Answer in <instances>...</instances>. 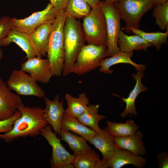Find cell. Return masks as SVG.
<instances>
[{
  "label": "cell",
  "instance_id": "1",
  "mask_svg": "<svg viewBox=\"0 0 168 168\" xmlns=\"http://www.w3.org/2000/svg\"><path fill=\"white\" fill-rule=\"evenodd\" d=\"M17 109L21 115L15 122L12 130L0 135V138L6 142L27 136L36 137L40 134L41 129L48 124L44 117V110L40 107H26L22 103Z\"/></svg>",
  "mask_w": 168,
  "mask_h": 168
},
{
  "label": "cell",
  "instance_id": "2",
  "mask_svg": "<svg viewBox=\"0 0 168 168\" xmlns=\"http://www.w3.org/2000/svg\"><path fill=\"white\" fill-rule=\"evenodd\" d=\"M65 60L63 76L70 73L77 56L86 42L82 25L79 21L67 16L63 27Z\"/></svg>",
  "mask_w": 168,
  "mask_h": 168
},
{
  "label": "cell",
  "instance_id": "3",
  "mask_svg": "<svg viewBox=\"0 0 168 168\" xmlns=\"http://www.w3.org/2000/svg\"><path fill=\"white\" fill-rule=\"evenodd\" d=\"M67 15L65 9L58 11L53 24L47 53L53 76L62 74L65 60L63 27Z\"/></svg>",
  "mask_w": 168,
  "mask_h": 168
},
{
  "label": "cell",
  "instance_id": "4",
  "mask_svg": "<svg viewBox=\"0 0 168 168\" xmlns=\"http://www.w3.org/2000/svg\"><path fill=\"white\" fill-rule=\"evenodd\" d=\"M155 0H119L114 4L125 26L122 30L130 28L140 29L143 15L154 8Z\"/></svg>",
  "mask_w": 168,
  "mask_h": 168
},
{
  "label": "cell",
  "instance_id": "5",
  "mask_svg": "<svg viewBox=\"0 0 168 168\" xmlns=\"http://www.w3.org/2000/svg\"><path fill=\"white\" fill-rule=\"evenodd\" d=\"M82 27L88 44L106 45L107 33L105 17L99 5L91 8L83 18Z\"/></svg>",
  "mask_w": 168,
  "mask_h": 168
},
{
  "label": "cell",
  "instance_id": "6",
  "mask_svg": "<svg viewBox=\"0 0 168 168\" xmlns=\"http://www.w3.org/2000/svg\"><path fill=\"white\" fill-rule=\"evenodd\" d=\"M106 45L85 44L78 54L71 73L81 75L99 67L100 61L107 57Z\"/></svg>",
  "mask_w": 168,
  "mask_h": 168
},
{
  "label": "cell",
  "instance_id": "7",
  "mask_svg": "<svg viewBox=\"0 0 168 168\" xmlns=\"http://www.w3.org/2000/svg\"><path fill=\"white\" fill-rule=\"evenodd\" d=\"M99 5L104 16L106 22L107 57H110L120 51L118 45V40L121 30V19L114 3L103 1L100 2Z\"/></svg>",
  "mask_w": 168,
  "mask_h": 168
},
{
  "label": "cell",
  "instance_id": "8",
  "mask_svg": "<svg viewBox=\"0 0 168 168\" xmlns=\"http://www.w3.org/2000/svg\"><path fill=\"white\" fill-rule=\"evenodd\" d=\"M58 12L49 3L44 10L33 13L26 18H11L12 28L30 35L40 26L54 21Z\"/></svg>",
  "mask_w": 168,
  "mask_h": 168
},
{
  "label": "cell",
  "instance_id": "9",
  "mask_svg": "<svg viewBox=\"0 0 168 168\" xmlns=\"http://www.w3.org/2000/svg\"><path fill=\"white\" fill-rule=\"evenodd\" d=\"M30 76L21 70L12 72L7 82L8 86L18 95L34 96L41 98L44 96L43 90Z\"/></svg>",
  "mask_w": 168,
  "mask_h": 168
},
{
  "label": "cell",
  "instance_id": "10",
  "mask_svg": "<svg viewBox=\"0 0 168 168\" xmlns=\"http://www.w3.org/2000/svg\"><path fill=\"white\" fill-rule=\"evenodd\" d=\"M50 125H46L40 131V134L44 137L52 147V152L50 162L52 168H62L65 165L72 163L74 157L68 151L61 142L57 134L52 130Z\"/></svg>",
  "mask_w": 168,
  "mask_h": 168
},
{
  "label": "cell",
  "instance_id": "11",
  "mask_svg": "<svg viewBox=\"0 0 168 168\" xmlns=\"http://www.w3.org/2000/svg\"><path fill=\"white\" fill-rule=\"evenodd\" d=\"M21 70L29 73L36 82H48L53 76L48 59L35 56L28 58L21 65Z\"/></svg>",
  "mask_w": 168,
  "mask_h": 168
},
{
  "label": "cell",
  "instance_id": "12",
  "mask_svg": "<svg viewBox=\"0 0 168 168\" xmlns=\"http://www.w3.org/2000/svg\"><path fill=\"white\" fill-rule=\"evenodd\" d=\"M22 103L19 96L12 92L7 84L0 78V120L12 117L17 110L18 106Z\"/></svg>",
  "mask_w": 168,
  "mask_h": 168
},
{
  "label": "cell",
  "instance_id": "13",
  "mask_svg": "<svg viewBox=\"0 0 168 168\" xmlns=\"http://www.w3.org/2000/svg\"><path fill=\"white\" fill-rule=\"evenodd\" d=\"M58 95L55 96L53 100H50L45 97L44 98L46 107L44 110V117L48 124L53 128L57 135L61 129V124L63 116L65 112L63 101H60Z\"/></svg>",
  "mask_w": 168,
  "mask_h": 168
},
{
  "label": "cell",
  "instance_id": "14",
  "mask_svg": "<svg viewBox=\"0 0 168 168\" xmlns=\"http://www.w3.org/2000/svg\"><path fill=\"white\" fill-rule=\"evenodd\" d=\"M144 135L138 129L133 135L123 137H113V139L116 148L128 151L137 156H143L147 149L142 140Z\"/></svg>",
  "mask_w": 168,
  "mask_h": 168
},
{
  "label": "cell",
  "instance_id": "15",
  "mask_svg": "<svg viewBox=\"0 0 168 168\" xmlns=\"http://www.w3.org/2000/svg\"><path fill=\"white\" fill-rule=\"evenodd\" d=\"M12 42L16 44L25 52L28 58L38 57L29 34L12 28L6 37L0 40V47L7 46Z\"/></svg>",
  "mask_w": 168,
  "mask_h": 168
},
{
  "label": "cell",
  "instance_id": "16",
  "mask_svg": "<svg viewBox=\"0 0 168 168\" xmlns=\"http://www.w3.org/2000/svg\"><path fill=\"white\" fill-rule=\"evenodd\" d=\"M147 160L126 150L115 148L114 152L107 160L108 166V168H120L126 165H132L138 168H142Z\"/></svg>",
  "mask_w": 168,
  "mask_h": 168
},
{
  "label": "cell",
  "instance_id": "17",
  "mask_svg": "<svg viewBox=\"0 0 168 168\" xmlns=\"http://www.w3.org/2000/svg\"><path fill=\"white\" fill-rule=\"evenodd\" d=\"M136 73L132 74L133 78L136 80V84L133 89L129 93L126 98L120 97L122 101L126 104V107L124 111L121 113V118H124L128 114H133L137 116L138 115L136 111L135 102L138 95L141 93L146 91L147 88L142 83V79L145 75L144 70H137Z\"/></svg>",
  "mask_w": 168,
  "mask_h": 168
},
{
  "label": "cell",
  "instance_id": "18",
  "mask_svg": "<svg viewBox=\"0 0 168 168\" xmlns=\"http://www.w3.org/2000/svg\"><path fill=\"white\" fill-rule=\"evenodd\" d=\"M54 21L40 26L29 35L31 41L39 57L42 58V56H45L47 53L53 24Z\"/></svg>",
  "mask_w": 168,
  "mask_h": 168
},
{
  "label": "cell",
  "instance_id": "19",
  "mask_svg": "<svg viewBox=\"0 0 168 168\" xmlns=\"http://www.w3.org/2000/svg\"><path fill=\"white\" fill-rule=\"evenodd\" d=\"M120 51L129 53L134 50L146 51L148 48L154 46L140 36L136 35H128L120 30L118 40Z\"/></svg>",
  "mask_w": 168,
  "mask_h": 168
},
{
  "label": "cell",
  "instance_id": "20",
  "mask_svg": "<svg viewBox=\"0 0 168 168\" xmlns=\"http://www.w3.org/2000/svg\"><path fill=\"white\" fill-rule=\"evenodd\" d=\"M133 54V52L127 53L120 51L109 58H103L100 62L99 70L101 72L111 74L113 71L110 69V68L114 65L121 63L130 64L136 70H145L146 67L144 64H138L131 60Z\"/></svg>",
  "mask_w": 168,
  "mask_h": 168
},
{
  "label": "cell",
  "instance_id": "21",
  "mask_svg": "<svg viewBox=\"0 0 168 168\" xmlns=\"http://www.w3.org/2000/svg\"><path fill=\"white\" fill-rule=\"evenodd\" d=\"M113 138L106 127H105L101 132L97 133L87 141L100 152L103 158L108 160L114 152L115 148Z\"/></svg>",
  "mask_w": 168,
  "mask_h": 168
},
{
  "label": "cell",
  "instance_id": "22",
  "mask_svg": "<svg viewBox=\"0 0 168 168\" xmlns=\"http://www.w3.org/2000/svg\"><path fill=\"white\" fill-rule=\"evenodd\" d=\"M61 128L79 135L87 141L97 133L84 124L77 118L73 117L65 112L63 116Z\"/></svg>",
  "mask_w": 168,
  "mask_h": 168
},
{
  "label": "cell",
  "instance_id": "23",
  "mask_svg": "<svg viewBox=\"0 0 168 168\" xmlns=\"http://www.w3.org/2000/svg\"><path fill=\"white\" fill-rule=\"evenodd\" d=\"M59 134L61 137L60 140L66 142L71 150L73 152L74 156L92 149L86 139L74 133L61 128Z\"/></svg>",
  "mask_w": 168,
  "mask_h": 168
},
{
  "label": "cell",
  "instance_id": "24",
  "mask_svg": "<svg viewBox=\"0 0 168 168\" xmlns=\"http://www.w3.org/2000/svg\"><path fill=\"white\" fill-rule=\"evenodd\" d=\"M68 107L65 112L69 115L78 118L85 111L89 104V99L85 93L80 94L78 97L67 93L65 96Z\"/></svg>",
  "mask_w": 168,
  "mask_h": 168
},
{
  "label": "cell",
  "instance_id": "25",
  "mask_svg": "<svg viewBox=\"0 0 168 168\" xmlns=\"http://www.w3.org/2000/svg\"><path fill=\"white\" fill-rule=\"evenodd\" d=\"M99 106V105L89 104L84 112L77 118L84 124L97 133L103 130L99 126V122L106 118L105 116L98 114Z\"/></svg>",
  "mask_w": 168,
  "mask_h": 168
},
{
  "label": "cell",
  "instance_id": "26",
  "mask_svg": "<svg viewBox=\"0 0 168 168\" xmlns=\"http://www.w3.org/2000/svg\"><path fill=\"white\" fill-rule=\"evenodd\" d=\"M107 129L113 137H123L133 135L139 129L138 125L132 119L127 120L124 123L106 121Z\"/></svg>",
  "mask_w": 168,
  "mask_h": 168
},
{
  "label": "cell",
  "instance_id": "27",
  "mask_svg": "<svg viewBox=\"0 0 168 168\" xmlns=\"http://www.w3.org/2000/svg\"><path fill=\"white\" fill-rule=\"evenodd\" d=\"M122 30L127 33H132L140 36L146 41L152 44L157 50L161 49L162 44L167 43L168 30L165 33L159 31L147 32L140 29L134 28H130Z\"/></svg>",
  "mask_w": 168,
  "mask_h": 168
},
{
  "label": "cell",
  "instance_id": "28",
  "mask_svg": "<svg viewBox=\"0 0 168 168\" xmlns=\"http://www.w3.org/2000/svg\"><path fill=\"white\" fill-rule=\"evenodd\" d=\"M91 9L84 0H69L65 11L67 16L77 19L84 18L89 14Z\"/></svg>",
  "mask_w": 168,
  "mask_h": 168
},
{
  "label": "cell",
  "instance_id": "29",
  "mask_svg": "<svg viewBox=\"0 0 168 168\" xmlns=\"http://www.w3.org/2000/svg\"><path fill=\"white\" fill-rule=\"evenodd\" d=\"M100 160L99 155L91 149L74 156L72 163L76 168H94Z\"/></svg>",
  "mask_w": 168,
  "mask_h": 168
},
{
  "label": "cell",
  "instance_id": "30",
  "mask_svg": "<svg viewBox=\"0 0 168 168\" xmlns=\"http://www.w3.org/2000/svg\"><path fill=\"white\" fill-rule=\"evenodd\" d=\"M152 16L161 29L168 30V2L154 6Z\"/></svg>",
  "mask_w": 168,
  "mask_h": 168
},
{
  "label": "cell",
  "instance_id": "31",
  "mask_svg": "<svg viewBox=\"0 0 168 168\" xmlns=\"http://www.w3.org/2000/svg\"><path fill=\"white\" fill-rule=\"evenodd\" d=\"M21 115V112L17 110L12 117L5 120H0V135L1 133H5L11 131L15 122Z\"/></svg>",
  "mask_w": 168,
  "mask_h": 168
},
{
  "label": "cell",
  "instance_id": "32",
  "mask_svg": "<svg viewBox=\"0 0 168 168\" xmlns=\"http://www.w3.org/2000/svg\"><path fill=\"white\" fill-rule=\"evenodd\" d=\"M12 28L11 18L3 16L0 18V40L6 37Z\"/></svg>",
  "mask_w": 168,
  "mask_h": 168
},
{
  "label": "cell",
  "instance_id": "33",
  "mask_svg": "<svg viewBox=\"0 0 168 168\" xmlns=\"http://www.w3.org/2000/svg\"><path fill=\"white\" fill-rule=\"evenodd\" d=\"M157 160L160 168L168 167V152L163 151L156 156Z\"/></svg>",
  "mask_w": 168,
  "mask_h": 168
},
{
  "label": "cell",
  "instance_id": "34",
  "mask_svg": "<svg viewBox=\"0 0 168 168\" xmlns=\"http://www.w3.org/2000/svg\"><path fill=\"white\" fill-rule=\"evenodd\" d=\"M50 3L56 10L59 11L65 9L69 0H49Z\"/></svg>",
  "mask_w": 168,
  "mask_h": 168
},
{
  "label": "cell",
  "instance_id": "35",
  "mask_svg": "<svg viewBox=\"0 0 168 168\" xmlns=\"http://www.w3.org/2000/svg\"><path fill=\"white\" fill-rule=\"evenodd\" d=\"M108 168L107 160L103 158L102 160L100 159L97 162L94 168Z\"/></svg>",
  "mask_w": 168,
  "mask_h": 168
},
{
  "label": "cell",
  "instance_id": "36",
  "mask_svg": "<svg viewBox=\"0 0 168 168\" xmlns=\"http://www.w3.org/2000/svg\"><path fill=\"white\" fill-rule=\"evenodd\" d=\"M89 5L91 8L99 5L101 0H84Z\"/></svg>",
  "mask_w": 168,
  "mask_h": 168
},
{
  "label": "cell",
  "instance_id": "37",
  "mask_svg": "<svg viewBox=\"0 0 168 168\" xmlns=\"http://www.w3.org/2000/svg\"><path fill=\"white\" fill-rule=\"evenodd\" d=\"M75 166L73 163H69L64 165L62 168H74Z\"/></svg>",
  "mask_w": 168,
  "mask_h": 168
},
{
  "label": "cell",
  "instance_id": "38",
  "mask_svg": "<svg viewBox=\"0 0 168 168\" xmlns=\"http://www.w3.org/2000/svg\"><path fill=\"white\" fill-rule=\"evenodd\" d=\"M168 2V0H155V5L157 4H162Z\"/></svg>",
  "mask_w": 168,
  "mask_h": 168
},
{
  "label": "cell",
  "instance_id": "39",
  "mask_svg": "<svg viewBox=\"0 0 168 168\" xmlns=\"http://www.w3.org/2000/svg\"><path fill=\"white\" fill-rule=\"evenodd\" d=\"M119 0H104V1L113 3L118 2Z\"/></svg>",
  "mask_w": 168,
  "mask_h": 168
},
{
  "label": "cell",
  "instance_id": "40",
  "mask_svg": "<svg viewBox=\"0 0 168 168\" xmlns=\"http://www.w3.org/2000/svg\"><path fill=\"white\" fill-rule=\"evenodd\" d=\"M3 56V51L2 49H0V59H1Z\"/></svg>",
  "mask_w": 168,
  "mask_h": 168
}]
</instances>
